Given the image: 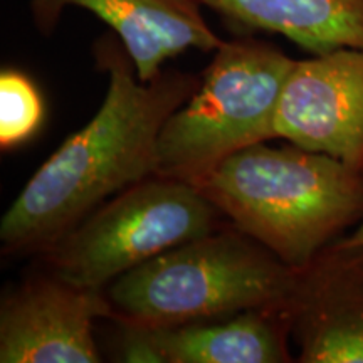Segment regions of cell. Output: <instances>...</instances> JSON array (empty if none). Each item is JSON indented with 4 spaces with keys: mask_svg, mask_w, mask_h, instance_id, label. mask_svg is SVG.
<instances>
[{
    "mask_svg": "<svg viewBox=\"0 0 363 363\" xmlns=\"http://www.w3.org/2000/svg\"><path fill=\"white\" fill-rule=\"evenodd\" d=\"M113 318L101 288L72 284L56 274L35 276L0 303L2 363H98L94 320Z\"/></svg>",
    "mask_w": 363,
    "mask_h": 363,
    "instance_id": "obj_7",
    "label": "cell"
},
{
    "mask_svg": "<svg viewBox=\"0 0 363 363\" xmlns=\"http://www.w3.org/2000/svg\"><path fill=\"white\" fill-rule=\"evenodd\" d=\"M108 72L101 108L30 177L0 222L6 252L45 251L111 195L157 175L158 136L165 121L201 86L202 76L162 69L142 81L120 39L94 45Z\"/></svg>",
    "mask_w": 363,
    "mask_h": 363,
    "instance_id": "obj_1",
    "label": "cell"
},
{
    "mask_svg": "<svg viewBox=\"0 0 363 363\" xmlns=\"http://www.w3.org/2000/svg\"><path fill=\"white\" fill-rule=\"evenodd\" d=\"M296 269L238 227L158 254L111 281L116 321L148 328L220 320L247 310L284 311Z\"/></svg>",
    "mask_w": 363,
    "mask_h": 363,
    "instance_id": "obj_3",
    "label": "cell"
},
{
    "mask_svg": "<svg viewBox=\"0 0 363 363\" xmlns=\"http://www.w3.org/2000/svg\"><path fill=\"white\" fill-rule=\"evenodd\" d=\"M197 187L234 227L294 269L363 220V172L293 143L251 145Z\"/></svg>",
    "mask_w": 363,
    "mask_h": 363,
    "instance_id": "obj_2",
    "label": "cell"
},
{
    "mask_svg": "<svg viewBox=\"0 0 363 363\" xmlns=\"http://www.w3.org/2000/svg\"><path fill=\"white\" fill-rule=\"evenodd\" d=\"M150 333L162 363L293 362L291 333L281 310H247L220 320L150 328Z\"/></svg>",
    "mask_w": 363,
    "mask_h": 363,
    "instance_id": "obj_10",
    "label": "cell"
},
{
    "mask_svg": "<svg viewBox=\"0 0 363 363\" xmlns=\"http://www.w3.org/2000/svg\"><path fill=\"white\" fill-rule=\"evenodd\" d=\"M34 26L51 35L67 7H79L111 27L142 81L189 49L208 52L224 43L202 13L201 0H30Z\"/></svg>",
    "mask_w": 363,
    "mask_h": 363,
    "instance_id": "obj_9",
    "label": "cell"
},
{
    "mask_svg": "<svg viewBox=\"0 0 363 363\" xmlns=\"http://www.w3.org/2000/svg\"><path fill=\"white\" fill-rule=\"evenodd\" d=\"M233 26L284 35L305 51L363 49V0H201Z\"/></svg>",
    "mask_w": 363,
    "mask_h": 363,
    "instance_id": "obj_11",
    "label": "cell"
},
{
    "mask_svg": "<svg viewBox=\"0 0 363 363\" xmlns=\"http://www.w3.org/2000/svg\"><path fill=\"white\" fill-rule=\"evenodd\" d=\"M276 135L363 172V49L294 61L276 113Z\"/></svg>",
    "mask_w": 363,
    "mask_h": 363,
    "instance_id": "obj_6",
    "label": "cell"
},
{
    "mask_svg": "<svg viewBox=\"0 0 363 363\" xmlns=\"http://www.w3.org/2000/svg\"><path fill=\"white\" fill-rule=\"evenodd\" d=\"M44 120V101L38 86L24 72H0V147L11 150L29 142Z\"/></svg>",
    "mask_w": 363,
    "mask_h": 363,
    "instance_id": "obj_12",
    "label": "cell"
},
{
    "mask_svg": "<svg viewBox=\"0 0 363 363\" xmlns=\"http://www.w3.org/2000/svg\"><path fill=\"white\" fill-rule=\"evenodd\" d=\"M220 212L197 185L152 175L94 208L45 249L52 274L101 288L187 240L220 229Z\"/></svg>",
    "mask_w": 363,
    "mask_h": 363,
    "instance_id": "obj_5",
    "label": "cell"
},
{
    "mask_svg": "<svg viewBox=\"0 0 363 363\" xmlns=\"http://www.w3.org/2000/svg\"><path fill=\"white\" fill-rule=\"evenodd\" d=\"M347 239L353 244H362L363 246V220L360 222V225L357 227V230L352 235H347Z\"/></svg>",
    "mask_w": 363,
    "mask_h": 363,
    "instance_id": "obj_13",
    "label": "cell"
},
{
    "mask_svg": "<svg viewBox=\"0 0 363 363\" xmlns=\"http://www.w3.org/2000/svg\"><path fill=\"white\" fill-rule=\"evenodd\" d=\"M294 61L266 40H224L201 86L165 121L157 175L197 185L217 165L276 135V113Z\"/></svg>",
    "mask_w": 363,
    "mask_h": 363,
    "instance_id": "obj_4",
    "label": "cell"
},
{
    "mask_svg": "<svg viewBox=\"0 0 363 363\" xmlns=\"http://www.w3.org/2000/svg\"><path fill=\"white\" fill-rule=\"evenodd\" d=\"M301 363H363V246L340 238L296 269L284 306Z\"/></svg>",
    "mask_w": 363,
    "mask_h": 363,
    "instance_id": "obj_8",
    "label": "cell"
}]
</instances>
